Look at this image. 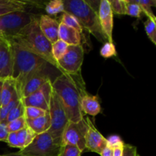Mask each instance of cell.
<instances>
[{"mask_svg": "<svg viewBox=\"0 0 156 156\" xmlns=\"http://www.w3.org/2000/svg\"><path fill=\"white\" fill-rule=\"evenodd\" d=\"M123 146H117V147H115L114 148V149H112L113 156H122V154H123Z\"/></svg>", "mask_w": 156, "mask_h": 156, "instance_id": "74e56055", "label": "cell"}, {"mask_svg": "<svg viewBox=\"0 0 156 156\" xmlns=\"http://www.w3.org/2000/svg\"><path fill=\"white\" fill-rule=\"evenodd\" d=\"M45 10L48 15H55L59 13H63L64 4L62 0H53L45 5Z\"/></svg>", "mask_w": 156, "mask_h": 156, "instance_id": "cb8c5ba5", "label": "cell"}, {"mask_svg": "<svg viewBox=\"0 0 156 156\" xmlns=\"http://www.w3.org/2000/svg\"><path fill=\"white\" fill-rule=\"evenodd\" d=\"M37 15L27 11H20L0 16V37L12 39Z\"/></svg>", "mask_w": 156, "mask_h": 156, "instance_id": "8992f818", "label": "cell"}, {"mask_svg": "<svg viewBox=\"0 0 156 156\" xmlns=\"http://www.w3.org/2000/svg\"><path fill=\"white\" fill-rule=\"evenodd\" d=\"M12 48L9 40L0 37V79L11 78L12 72Z\"/></svg>", "mask_w": 156, "mask_h": 156, "instance_id": "4fadbf2b", "label": "cell"}, {"mask_svg": "<svg viewBox=\"0 0 156 156\" xmlns=\"http://www.w3.org/2000/svg\"><path fill=\"white\" fill-rule=\"evenodd\" d=\"M30 2L19 0H0V16L15 12L26 11Z\"/></svg>", "mask_w": 156, "mask_h": 156, "instance_id": "d6986e66", "label": "cell"}, {"mask_svg": "<svg viewBox=\"0 0 156 156\" xmlns=\"http://www.w3.org/2000/svg\"><path fill=\"white\" fill-rule=\"evenodd\" d=\"M2 83L3 80L0 79V107H1V92H2Z\"/></svg>", "mask_w": 156, "mask_h": 156, "instance_id": "60d3db41", "label": "cell"}, {"mask_svg": "<svg viewBox=\"0 0 156 156\" xmlns=\"http://www.w3.org/2000/svg\"><path fill=\"white\" fill-rule=\"evenodd\" d=\"M99 23L102 31L106 36L108 42L114 43L113 28H114V17L108 0H101L99 5L98 12Z\"/></svg>", "mask_w": 156, "mask_h": 156, "instance_id": "7c38bea8", "label": "cell"}, {"mask_svg": "<svg viewBox=\"0 0 156 156\" xmlns=\"http://www.w3.org/2000/svg\"><path fill=\"white\" fill-rule=\"evenodd\" d=\"M53 93L52 81H48L40 89L21 98L24 107H34L48 111L50 98Z\"/></svg>", "mask_w": 156, "mask_h": 156, "instance_id": "30bf717a", "label": "cell"}, {"mask_svg": "<svg viewBox=\"0 0 156 156\" xmlns=\"http://www.w3.org/2000/svg\"><path fill=\"white\" fill-rule=\"evenodd\" d=\"M100 54L104 58H110L117 56V50L114 43L105 42L100 50Z\"/></svg>", "mask_w": 156, "mask_h": 156, "instance_id": "d6a6232c", "label": "cell"}, {"mask_svg": "<svg viewBox=\"0 0 156 156\" xmlns=\"http://www.w3.org/2000/svg\"><path fill=\"white\" fill-rule=\"evenodd\" d=\"M84 60V49L80 45H69L67 51L57 61L61 74L76 76L81 74V68Z\"/></svg>", "mask_w": 156, "mask_h": 156, "instance_id": "ba28073f", "label": "cell"}, {"mask_svg": "<svg viewBox=\"0 0 156 156\" xmlns=\"http://www.w3.org/2000/svg\"><path fill=\"white\" fill-rule=\"evenodd\" d=\"M80 108L82 114L95 117L101 111L100 103L96 96L88 94L86 90L81 91L80 94Z\"/></svg>", "mask_w": 156, "mask_h": 156, "instance_id": "2e32d148", "label": "cell"}, {"mask_svg": "<svg viewBox=\"0 0 156 156\" xmlns=\"http://www.w3.org/2000/svg\"><path fill=\"white\" fill-rule=\"evenodd\" d=\"M21 98L19 96H16L14 98L8 105H5V106L0 107V122H4L5 120L6 117H7L8 114L10 113V111L19 103Z\"/></svg>", "mask_w": 156, "mask_h": 156, "instance_id": "83f0119b", "label": "cell"}, {"mask_svg": "<svg viewBox=\"0 0 156 156\" xmlns=\"http://www.w3.org/2000/svg\"><path fill=\"white\" fill-rule=\"evenodd\" d=\"M62 144L55 140L48 131L37 134L30 144L19 150L26 156H58Z\"/></svg>", "mask_w": 156, "mask_h": 156, "instance_id": "5b68a950", "label": "cell"}, {"mask_svg": "<svg viewBox=\"0 0 156 156\" xmlns=\"http://www.w3.org/2000/svg\"><path fill=\"white\" fill-rule=\"evenodd\" d=\"M40 16H35L28 24L23 27L12 40L35 55L41 56L48 64L59 70L57 62L52 56V44L46 38L38 24ZM11 40V39H10Z\"/></svg>", "mask_w": 156, "mask_h": 156, "instance_id": "7a4b0ae2", "label": "cell"}, {"mask_svg": "<svg viewBox=\"0 0 156 156\" xmlns=\"http://www.w3.org/2000/svg\"><path fill=\"white\" fill-rule=\"evenodd\" d=\"M6 125H7L8 130L9 133H15L26 127L27 123H26L25 117H24V116H23V117L15 119V120L6 123Z\"/></svg>", "mask_w": 156, "mask_h": 156, "instance_id": "4dcf8cb0", "label": "cell"}, {"mask_svg": "<svg viewBox=\"0 0 156 156\" xmlns=\"http://www.w3.org/2000/svg\"><path fill=\"white\" fill-rule=\"evenodd\" d=\"M9 133V132L8 130L6 123L0 122V141L6 142Z\"/></svg>", "mask_w": 156, "mask_h": 156, "instance_id": "8d00e7d4", "label": "cell"}, {"mask_svg": "<svg viewBox=\"0 0 156 156\" xmlns=\"http://www.w3.org/2000/svg\"><path fill=\"white\" fill-rule=\"evenodd\" d=\"M137 149L136 146L129 144L123 145V154L122 156H137Z\"/></svg>", "mask_w": 156, "mask_h": 156, "instance_id": "d590c367", "label": "cell"}, {"mask_svg": "<svg viewBox=\"0 0 156 156\" xmlns=\"http://www.w3.org/2000/svg\"><path fill=\"white\" fill-rule=\"evenodd\" d=\"M88 126V131L85 136V149L100 155L108 146L107 139L94 126L89 117L85 119Z\"/></svg>", "mask_w": 156, "mask_h": 156, "instance_id": "8fae6325", "label": "cell"}, {"mask_svg": "<svg viewBox=\"0 0 156 156\" xmlns=\"http://www.w3.org/2000/svg\"><path fill=\"white\" fill-rule=\"evenodd\" d=\"M81 152L77 147L70 145H63L61 146L60 151L58 156H81Z\"/></svg>", "mask_w": 156, "mask_h": 156, "instance_id": "836d02e7", "label": "cell"}, {"mask_svg": "<svg viewBox=\"0 0 156 156\" xmlns=\"http://www.w3.org/2000/svg\"><path fill=\"white\" fill-rule=\"evenodd\" d=\"M48 114V111H44L41 108H34V107H25L24 109V117L27 120L37 118V117H43Z\"/></svg>", "mask_w": 156, "mask_h": 156, "instance_id": "f546056e", "label": "cell"}, {"mask_svg": "<svg viewBox=\"0 0 156 156\" xmlns=\"http://www.w3.org/2000/svg\"><path fill=\"white\" fill-rule=\"evenodd\" d=\"M45 69L34 72L25 79L21 88V98L30 95L40 89L46 82L51 81L48 75L44 72Z\"/></svg>", "mask_w": 156, "mask_h": 156, "instance_id": "5bb4252c", "label": "cell"}, {"mask_svg": "<svg viewBox=\"0 0 156 156\" xmlns=\"http://www.w3.org/2000/svg\"><path fill=\"white\" fill-rule=\"evenodd\" d=\"M27 126L36 134H41L47 132L50 127V119L49 113L45 116L31 120L26 119Z\"/></svg>", "mask_w": 156, "mask_h": 156, "instance_id": "ffe728a7", "label": "cell"}, {"mask_svg": "<svg viewBox=\"0 0 156 156\" xmlns=\"http://www.w3.org/2000/svg\"><path fill=\"white\" fill-rule=\"evenodd\" d=\"M0 156H26L22 155V154H20L18 152H15V153H9V154H5V155H0Z\"/></svg>", "mask_w": 156, "mask_h": 156, "instance_id": "ab89813d", "label": "cell"}, {"mask_svg": "<svg viewBox=\"0 0 156 156\" xmlns=\"http://www.w3.org/2000/svg\"><path fill=\"white\" fill-rule=\"evenodd\" d=\"M15 133L20 150L30 144L35 136L37 135L27 126L18 132H15Z\"/></svg>", "mask_w": 156, "mask_h": 156, "instance_id": "44dd1931", "label": "cell"}, {"mask_svg": "<svg viewBox=\"0 0 156 156\" xmlns=\"http://www.w3.org/2000/svg\"><path fill=\"white\" fill-rule=\"evenodd\" d=\"M16 96H19V94L15 80L12 78L4 79L1 92V107L8 105Z\"/></svg>", "mask_w": 156, "mask_h": 156, "instance_id": "ac0fdd59", "label": "cell"}, {"mask_svg": "<svg viewBox=\"0 0 156 156\" xmlns=\"http://www.w3.org/2000/svg\"><path fill=\"white\" fill-rule=\"evenodd\" d=\"M64 10L75 17L82 29L93 35L100 42H107L106 36L102 31L99 23L98 15L85 0H66L63 1Z\"/></svg>", "mask_w": 156, "mask_h": 156, "instance_id": "277c9868", "label": "cell"}, {"mask_svg": "<svg viewBox=\"0 0 156 156\" xmlns=\"http://www.w3.org/2000/svg\"><path fill=\"white\" fill-rule=\"evenodd\" d=\"M113 14L126 15V2L125 0H108Z\"/></svg>", "mask_w": 156, "mask_h": 156, "instance_id": "1f68e13d", "label": "cell"}, {"mask_svg": "<svg viewBox=\"0 0 156 156\" xmlns=\"http://www.w3.org/2000/svg\"><path fill=\"white\" fill-rule=\"evenodd\" d=\"M101 156H113V149L109 146H107L100 154Z\"/></svg>", "mask_w": 156, "mask_h": 156, "instance_id": "f35d334b", "label": "cell"}, {"mask_svg": "<svg viewBox=\"0 0 156 156\" xmlns=\"http://www.w3.org/2000/svg\"><path fill=\"white\" fill-rule=\"evenodd\" d=\"M156 21L148 18L147 20L144 22L145 30L146 34L149 38L152 44L156 45Z\"/></svg>", "mask_w": 156, "mask_h": 156, "instance_id": "4316f807", "label": "cell"}, {"mask_svg": "<svg viewBox=\"0 0 156 156\" xmlns=\"http://www.w3.org/2000/svg\"><path fill=\"white\" fill-rule=\"evenodd\" d=\"M59 23H62V24H65V25L68 26V27L75 29L81 34H82V33H83V29H82V26L80 25L78 20L73 15L68 13V12H64L62 13Z\"/></svg>", "mask_w": 156, "mask_h": 156, "instance_id": "7402d4cb", "label": "cell"}, {"mask_svg": "<svg viewBox=\"0 0 156 156\" xmlns=\"http://www.w3.org/2000/svg\"><path fill=\"white\" fill-rule=\"evenodd\" d=\"M134 2L141 7L143 12L147 15L148 18L156 21V18L152 10V7H155L156 5L155 0H134Z\"/></svg>", "mask_w": 156, "mask_h": 156, "instance_id": "d4e9b609", "label": "cell"}, {"mask_svg": "<svg viewBox=\"0 0 156 156\" xmlns=\"http://www.w3.org/2000/svg\"><path fill=\"white\" fill-rule=\"evenodd\" d=\"M125 2H126V15L135 18H140L143 12L141 7L137 3H136L134 0H125Z\"/></svg>", "mask_w": 156, "mask_h": 156, "instance_id": "f1b7e54d", "label": "cell"}, {"mask_svg": "<svg viewBox=\"0 0 156 156\" xmlns=\"http://www.w3.org/2000/svg\"><path fill=\"white\" fill-rule=\"evenodd\" d=\"M48 113L50 119V127L47 131L55 140L62 144V133L69 120L57 95L53 91L49 104Z\"/></svg>", "mask_w": 156, "mask_h": 156, "instance_id": "52a82bcc", "label": "cell"}, {"mask_svg": "<svg viewBox=\"0 0 156 156\" xmlns=\"http://www.w3.org/2000/svg\"><path fill=\"white\" fill-rule=\"evenodd\" d=\"M137 156H140V155H137Z\"/></svg>", "mask_w": 156, "mask_h": 156, "instance_id": "b9f144b4", "label": "cell"}, {"mask_svg": "<svg viewBox=\"0 0 156 156\" xmlns=\"http://www.w3.org/2000/svg\"><path fill=\"white\" fill-rule=\"evenodd\" d=\"M38 24L42 33L51 44L59 40V21L48 15H41L38 20Z\"/></svg>", "mask_w": 156, "mask_h": 156, "instance_id": "9a60e30c", "label": "cell"}, {"mask_svg": "<svg viewBox=\"0 0 156 156\" xmlns=\"http://www.w3.org/2000/svg\"><path fill=\"white\" fill-rule=\"evenodd\" d=\"M24 109H25V107H24V104H23L22 101L21 99L19 103L10 111V113L8 114L4 122H2V123H8L9 122L12 121V120H15V119H18L19 117L24 116Z\"/></svg>", "mask_w": 156, "mask_h": 156, "instance_id": "484cf974", "label": "cell"}, {"mask_svg": "<svg viewBox=\"0 0 156 156\" xmlns=\"http://www.w3.org/2000/svg\"><path fill=\"white\" fill-rule=\"evenodd\" d=\"M58 37L59 40L64 41L69 46L80 45L82 41L81 34L75 29L68 27L62 23H59Z\"/></svg>", "mask_w": 156, "mask_h": 156, "instance_id": "e0dca14e", "label": "cell"}, {"mask_svg": "<svg viewBox=\"0 0 156 156\" xmlns=\"http://www.w3.org/2000/svg\"><path fill=\"white\" fill-rule=\"evenodd\" d=\"M68 47V44L61 40H58L52 44V56L56 62L63 56V55L66 53Z\"/></svg>", "mask_w": 156, "mask_h": 156, "instance_id": "603a6c76", "label": "cell"}, {"mask_svg": "<svg viewBox=\"0 0 156 156\" xmlns=\"http://www.w3.org/2000/svg\"><path fill=\"white\" fill-rule=\"evenodd\" d=\"M107 141H108V146H109L111 149L124 145V143L119 136H111L107 139Z\"/></svg>", "mask_w": 156, "mask_h": 156, "instance_id": "e575fe53", "label": "cell"}, {"mask_svg": "<svg viewBox=\"0 0 156 156\" xmlns=\"http://www.w3.org/2000/svg\"><path fill=\"white\" fill-rule=\"evenodd\" d=\"M12 48V72L11 78L16 83L17 91L21 97V91L25 79L30 75L40 69H45L47 62L41 56L35 55L21 45L9 40Z\"/></svg>", "mask_w": 156, "mask_h": 156, "instance_id": "3957f363", "label": "cell"}, {"mask_svg": "<svg viewBox=\"0 0 156 156\" xmlns=\"http://www.w3.org/2000/svg\"><path fill=\"white\" fill-rule=\"evenodd\" d=\"M88 126L85 119L79 122L69 121L62 135V146L70 145L77 147L81 152L85 149V136Z\"/></svg>", "mask_w": 156, "mask_h": 156, "instance_id": "9c48e42d", "label": "cell"}, {"mask_svg": "<svg viewBox=\"0 0 156 156\" xmlns=\"http://www.w3.org/2000/svg\"><path fill=\"white\" fill-rule=\"evenodd\" d=\"M52 88L69 120L75 123L82 120L84 117L80 108V94L85 86L81 74H60L52 82Z\"/></svg>", "mask_w": 156, "mask_h": 156, "instance_id": "6da1fadb", "label": "cell"}]
</instances>
